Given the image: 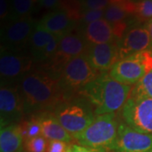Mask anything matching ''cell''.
Segmentation results:
<instances>
[{"label": "cell", "instance_id": "cell-1", "mask_svg": "<svg viewBox=\"0 0 152 152\" xmlns=\"http://www.w3.org/2000/svg\"><path fill=\"white\" fill-rule=\"evenodd\" d=\"M21 97L26 108L43 109L54 106L63 95L59 80L44 72L28 73L20 81Z\"/></svg>", "mask_w": 152, "mask_h": 152}, {"label": "cell", "instance_id": "cell-2", "mask_svg": "<svg viewBox=\"0 0 152 152\" xmlns=\"http://www.w3.org/2000/svg\"><path fill=\"white\" fill-rule=\"evenodd\" d=\"M132 89L131 86L116 81L109 75L102 73L83 90L96 106L95 113L102 115L123 108L130 96Z\"/></svg>", "mask_w": 152, "mask_h": 152}, {"label": "cell", "instance_id": "cell-3", "mask_svg": "<svg viewBox=\"0 0 152 152\" xmlns=\"http://www.w3.org/2000/svg\"><path fill=\"white\" fill-rule=\"evenodd\" d=\"M115 113L96 115L93 123L74 137L80 145L98 151H112L118 138L119 125Z\"/></svg>", "mask_w": 152, "mask_h": 152}, {"label": "cell", "instance_id": "cell-4", "mask_svg": "<svg viewBox=\"0 0 152 152\" xmlns=\"http://www.w3.org/2000/svg\"><path fill=\"white\" fill-rule=\"evenodd\" d=\"M152 70V51L145 50L118 60L110 69L109 75L124 85H135Z\"/></svg>", "mask_w": 152, "mask_h": 152}, {"label": "cell", "instance_id": "cell-5", "mask_svg": "<svg viewBox=\"0 0 152 152\" xmlns=\"http://www.w3.org/2000/svg\"><path fill=\"white\" fill-rule=\"evenodd\" d=\"M59 83L63 91L85 89L97 78L99 72L94 69L87 59L86 54L71 59L59 73Z\"/></svg>", "mask_w": 152, "mask_h": 152}, {"label": "cell", "instance_id": "cell-6", "mask_svg": "<svg viewBox=\"0 0 152 152\" xmlns=\"http://www.w3.org/2000/svg\"><path fill=\"white\" fill-rule=\"evenodd\" d=\"M122 117L134 130L152 135V98L130 96L122 108Z\"/></svg>", "mask_w": 152, "mask_h": 152}, {"label": "cell", "instance_id": "cell-7", "mask_svg": "<svg viewBox=\"0 0 152 152\" xmlns=\"http://www.w3.org/2000/svg\"><path fill=\"white\" fill-rule=\"evenodd\" d=\"M37 24L30 17L7 21L2 31V43L4 50L17 53L25 49Z\"/></svg>", "mask_w": 152, "mask_h": 152}, {"label": "cell", "instance_id": "cell-8", "mask_svg": "<svg viewBox=\"0 0 152 152\" xmlns=\"http://www.w3.org/2000/svg\"><path fill=\"white\" fill-rule=\"evenodd\" d=\"M54 115L73 138L85 130L96 118L90 110L79 104L62 106Z\"/></svg>", "mask_w": 152, "mask_h": 152}, {"label": "cell", "instance_id": "cell-9", "mask_svg": "<svg viewBox=\"0 0 152 152\" xmlns=\"http://www.w3.org/2000/svg\"><path fill=\"white\" fill-rule=\"evenodd\" d=\"M89 44L81 35L69 33L60 39L58 48L52 58L51 69L60 73L68 62L76 57L86 54Z\"/></svg>", "mask_w": 152, "mask_h": 152}, {"label": "cell", "instance_id": "cell-10", "mask_svg": "<svg viewBox=\"0 0 152 152\" xmlns=\"http://www.w3.org/2000/svg\"><path fill=\"white\" fill-rule=\"evenodd\" d=\"M151 151V134L138 132L126 124H119L118 138L111 151L150 152Z\"/></svg>", "mask_w": 152, "mask_h": 152}, {"label": "cell", "instance_id": "cell-11", "mask_svg": "<svg viewBox=\"0 0 152 152\" xmlns=\"http://www.w3.org/2000/svg\"><path fill=\"white\" fill-rule=\"evenodd\" d=\"M119 60L151 49V37L146 26H132L118 42Z\"/></svg>", "mask_w": 152, "mask_h": 152}, {"label": "cell", "instance_id": "cell-12", "mask_svg": "<svg viewBox=\"0 0 152 152\" xmlns=\"http://www.w3.org/2000/svg\"><path fill=\"white\" fill-rule=\"evenodd\" d=\"M86 57L91 67L99 73L111 69L119 60L118 42L89 45Z\"/></svg>", "mask_w": 152, "mask_h": 152}, {"label": "cell", "instance_id": "cell-13", "mask_svg": "<svg viewBox=\"0 0 152 152\" xmlns=\"http://www.w3.org/2000/svg\"><path fill=\"white\" fill-rule=\"evenodd\" d=\"M25 105L20 94L10 86H2L0 89V113L1 128L21 118Z\"/></svg>", "mask_w": 152, "mask_h": 152}, {"label": "cell", "instance_id": "cell-14", "mask_svg": "<svg viewBox=\"0 0 152 152\" xmlns=\"http://www.w3.org/2000/svg\"><path fill=\"white\" fill-rule=\"evenodd\" d=\"M35 60L32 57L17 54L7 50H3L0 58V74L4 79H15L25 75L31 69Z\"/></svg>", "mask_w": 152, "mask_h": 152}, {"label": "cell", "instance_id": "cell-15", "mask_svg": "<svg viewBox=\"0 0 152 152\" xmlns=\"http://www.w3.org/2000/svg\"><path fill=\"white\" fill-rule=\"evenodd\" d=\"M38 25L53 35L62 37L71 32L76 22L70 19L64 11L56 9L45 15L38 22Z\"/></svg>", "mask_w": 152, "mask_h": 152}, {"label": "cell", "instance_id": "cell-16", "mask_svg": "<svg viewBox=\"0 0 152 152\" xmlns=\"http://www.w3.org/2000/svg\"><path fill=\"white\" fill-rule=\"evenodd\" d=\"M83 37L89 45L117 42L112 25L104 18L84 26Z\"/></svg>", "mask_w": 152, "mask_h": 152}, {"label": "cell", "instance_id": "cell-17", "mask_svg": "<svg viewBox=\"0 0 152 152\" xmlns=\"http://www.w3.org/2000/svg\"><path fill=\"white\" fill-rule=\"evenodd\" d=\"M24 138L20 124L7 125L0 130V152H20Z\"/></svg>", "mask_w": 152, "mask_h": 152}, {"label": "cell", "instance_id": "cell-18", "mask_svg": "<svg viewBox=\"0 0 152 152\" xmlns=\"http://www.w3.org/2000/svg\"><path fill=\"white\" fill-rule=\"evenodd\" d=\"M42 124V135L48 141L58 140L69 143L73 141L74 138L63 127L55 115H48L40 118Z\"/></svg>", "mask_w": 152, "mask_h": 152}, {"label": "cell", "instance_id": "cell-19", "mask_svg": "<svg viewBox=\"0 0 152 152\" xmlns=\"http://www.w3.org/2000/svg\"><path fill=\"white\" fill-rule=\"evenodd\" d=\"M55 36L37 24L29 41V47L31 57L35 61H41L42 56L48 44L53 39Z\"/></svg>", "mask_w": 152, "mask_h": 152}, {"label": "cell", "instance_id": "cell-20", "mask_svg": "<svg viewBox=\"0 0 152 152\" xmlns=\"http://www.w3.org/2000/svg\"><path fill=\"white\" fill-rule=\"evenodd\" d=\"M34 4L33 0H10V15L9 20L29 17Z\"/></svg>", "mask_w": 152, "mask_h": 152}, {"label": "cell", "instance_id": "cell-21", "mask_svg": "<svg viewBox=\"0 0 152 152\" xmlns=\"http://www.w3.org/2000/svg\"><path fill=\"white\" fill-rule=\"evenodd\" d=\"M57 9L64 11L74 21H80L83 13L80 0H59Z\"/></svg>", "mask_w": 152, "mask_h": 152}, {"label": "cell", "instance_id": "cell-22", "mask_svg": "<svg viewBox=\"0 0 152 152\" xmlns=\"http://www.w3.org/2000/svg\"><path fill=\"white\" fill-rule=\"evenodd\" d=\"M22 135L25 142L31 139L42 135V124L41 120L38 118H32L20 124Z\"/></svg>", "mask_w": 152, "mask_h": 152}, {"label": "cell", "instance_id": "cell-23", "mask_svg": "<svg viewBox=\"0 0 152 152\" xmlns=\"http://www.w3.org/2000/svg\"><path fill=\"white\" fill-rule=\"evenodd\" d=\"M130 96L152 98V70L135 84L132 89Z\"/></svg>", "mask_w": 152, "mask_h": 152}, {"label": "cell", "instance_id": "cell-24", "mask_svg": "<svg viewBox=\"0 0 152 152\" xmlns=\"http://www.w3.org/2000/svg\"><path fill=\"white\" fill-rule=\"evenodd\" d=\"M134 18L139 23H148L152 20V0H141L136 3Z\"/></svg>", "mask_w": 152, "mask_h": 152}, {"label": "cell", "instance_id": "cell-25", "mask_svg": "<svg viewBox=\"0 0 152 152\" xmlns=\"http://www.w3.org/2000/svg\"><path fill=\"white\" fill-rule=\"evenodd\" d=\"M48 143L44 136L40 135L25 142V148L27 152H47Z\"/></svg>", "mask_w": 152, "mask_h": 152}, {"label": "cell", "instance_id": "cell-26", "mask_svg": "<svg viewBox=\"0 0 152 152\" xmlns=\"http://www.w3.org/2000/svg\"><path fill=\"white\" fill-rule=\"evenodd\" d=\"M105 10H83L81 19L80 22L81 25L86 26L87 24H90L91 22L96 21L98 20H101L104 17Z\"/></svg>", "mask_w": 152, "mask_h": 152}, {"label": "cell", "instance_id": "cell-27", "mask_svg": "<svg viewBox=\"0 0 152 152\" xmlns=\"http://www.w3.org/2000/svg\"><path fill=\"white\" fill-rule=\"evenodd\" d=\"M81 2L83 10H106L111 4V0H83Z\"/></svg>", "mask_w": 152, "mask_h": 152}, {"label": "cell", "instance_id": "cell-28", "mask_svg": "<svg viewBox=\"0 0 152 152\" xmlns=\"http://www.w3.org/2000/svg\"><path fill=\"white\" fill-rule=\"evenodd\" d=\"M61 37L55 36L53 39L48 44V46L46 47V48L44 50L43 54L42 56V59L41 61H45V60H51L52 58L54 56L56 53L58 48V44H59Z\"/></svg>", "mask_w": 152, "mask_h": 152}, {"label": "cell", "instance_id": "cell-29", "mask_svg": "<svg viewBox=\"0 0 152 152\" xmlns=\"http://www.w3.org/2000/svg\"><path fill=\"white\" fill-rule=\"evenodd\" d=\"M69 145H70L69 143H66L64 141H58V140L49 141L47 152H68Z\"/></svg>", "mask_w": 152, "mask_h": 152}, {"label": "cell", "instance_id": "cell-30", "mask_svg": "<svg viewBox=\"0 0 152 152\" xmlns=\"http://www.w3.org/2000/svg\"><path fill=\"white\" fill-rule=\"evenodd\" d=\"M10 0H0V18L1 20L10 19Z\"/></svg>", "mask_w": 152, "mask_h": 152}, {"label": "cell", "instance_id": "cell-31", "mask_svg": "<svg viewBox=\"0 0 152 152\" xmlns=\"http://www.w3.org/2000/svg\"><path fill=\"white\" fill-rule=\"evenodd\" d=\"M59 0H39V5L47 10L58 8Z\"/></svg>", "mask_w": 152, "mask_h": 152}, {"label": "cell", "instance_id": "cell-32", "mask_svg": "<svg viewBox=\"0 0 152 152\" xmlns=\"http://www.w3.org/2000/svg\"><path fill=\"white\" fill-rule=\"evenodd\" d=\"M68 152H101L93 150V149H90L87 147L82 146L80 145H70L69 147Z\"/></svg>", "mask_w": 152, "mask_h": 152}, {"label": "cell", "instance_id": "cell-33", "mask_svg": "<svg viewBox=\"0 0 152 152\" xmlns=\"http://www.w3.org/2000/svg\"><path fill=\"white\" fill-rule=\"evenodd\" d=\"M146 27L148 29V31H149L150 37H151V50L152 51V20L147 23Z\"/></svg>", "mask_w": 152, "mask_h": 152}, {"label": "cell", "instance_id": "cell-34", "mask_svg": "<svg viewBox=\"0 0 152 152\" xmlns=\"http://www.w3.org/2000/svg\"><path fill=\"white\" fill-rule=\"evenodd\" d=\"M140 1H141V0H134V2H135V3H137V2H140Z\"/></svg>", "mask_w": 152, "mask_h": 152}, {"label": "cell", "instance_id": "cell-35", "mask_svg": "<svg viewBox=\"0 0 152 152\" xmlns=\"http://www.w3.org/2000/svg\"><path fill=\"white\" fill-rule=\"evenodd\" d=\"M80 1H83V0H80Z\"/></svg>", "mask_w": 152, "mask_h": 152}, {"label": "cell", "instance_id": "cell-36", "mask_svg": "<svg viewBox=\"0 0 152 152\" xmlns=\"http://www.w3.org/2000/svg\"><path fill=\"white\" fill-rule=\"evenodd\" d=\"M150 152H152V151H150Z\"/></svg>", "mask_w": 152, "mask_h": 152}]
</instances>
